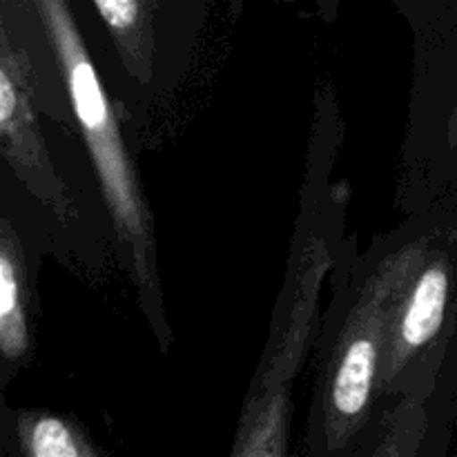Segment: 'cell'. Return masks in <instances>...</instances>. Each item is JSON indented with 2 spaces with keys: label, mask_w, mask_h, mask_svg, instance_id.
Returning a JSON list of instances; mask_svg holds the SVG:
<instances>
[{
  "label": "cell",
  "mask_w": 457,
  "mask_h": 457,
  "mask_svg": "<svg viewBox=\"0 0 457 457\" xmlns=\"http://www.w3.org/2000/svg\"><path fill=\"white\" fill-rule=\"evenodd\" d=\"M424 259L427 250L422 244L395 250L379 263L348 312L326 379L324 437L328 451L346 449L364 428L375 388L379 386L393 312Z\"/></svg>",
  "instance_id": "2"
},
{
  "label": "cell",
  "mask_w": 457,
  "mask_h": 457,
  "mask_svg": "<svg viewBox=\"0 0 457 457\" xmlns=\"http://www.w3.org/2000/svg\"><path fill=\"white\" fill-rule=\"evenodd\" d=\"M0 52V145L9 168L61 223L79 217L74 196L58 177L38 128L29 56L3 34Z\"/></svg>",
  "instance_id": "4"
},
{
  "label": "cell",
  "mask_w": 457,
  "mask_h": 457,
  "mask_svg": "<svg viewBox=\"0 0 457 457\" xmlns=\"http://www.w3.org/2000/svg\"><path fill=\"white\" fill-rule=\"evenodd\" d=\"M330 266V254L326 245L315 244L308 250L306 270L297 284L293 311H290L288 330L279 339L275 355L268 361L245 406L241 420L235 455L268 457L284 455L288 440V413H290V388L293 379L306 355L311 326L315 320L317 302H320L321 281Z\"/></svg>",
  "instance_id": "3"
},
{
  "label": "cell",
  "mask_w": 457,
  "mask_h": 457,
  "mask_svg": "<svg viewBox=\"0 0 457 457\" xmlns=\"http://www.w3.org/2000/svg\"><path fill=\"white\" fill-rule=\"evenodd\" d=\"M120 58L138 83L152 74V4L150 0H94Z\"/></svg>",
  "instance_id": "7"
},
{
  "label": "cell",
  "mask_w": 457,
  "mask_h": 457,
  "mask_svg": "<svg viewBox=\"0 0 457 457\" xmlns=\"http://www.w3.org/2000/svg\"><path fill=\"white\" fill-rule=\"evenodd\" d=\"M45 27L80 134L96 168L103 201L110 210L116 237L129 259L143 295L154 288V235L145 196L134 174L128 147L120 138L110 98L103 89L67 0H31Z\"/></svg>",
  "instance_id": "1"
},
{
  "label": "cell",
  "mask_w": 457,
  "mask_h": 457,
  "mask_svg": "<svg viewBox=\"0 0 457 457\" xmlns=\"http://www.w3.org/2000/svg\"><path fill=\"white\" fill-rule=\"evenodd\" d=\"M451 293V268L446 257L433 254L411 277L393 312L382 357L379 386L391 388L402 370L422 348L436 339L445 324Z\"/></svg>",
  "instance_id": "5"
},
{
  "label": "cell",
  "mask_w": 457,
  "mask_h": 457,
  "mask_svg": "<svg viewBox=\"0 0 457 457\" xmlns=\"http://www.w3.org/2000/svg\"><path fill=\"white\" fill-rule=\"evenodd\" d=\"M25 257L12 221L0 228V351L7 361H21L29 351Z\"/></svg>",
  "instance_id": "6"
},
{
  "label": "cell",
  "mask_w": 457,
  "mask_h": 457,
  "mask_svg": "<svg viewBox=\"0 0 457 457\" xmlns=\"http://www.w3.org/2000/svg\"><path fill=\"white\" fill-rule=\"evenodd\" d=\"M18 440L29 457H94L98 451L71 422L47 413H27L18 422Z\"/></svg>",
  "instance_id": "8"
}]
</instances>
